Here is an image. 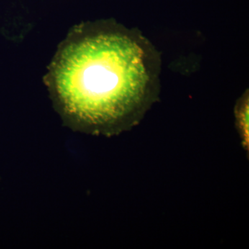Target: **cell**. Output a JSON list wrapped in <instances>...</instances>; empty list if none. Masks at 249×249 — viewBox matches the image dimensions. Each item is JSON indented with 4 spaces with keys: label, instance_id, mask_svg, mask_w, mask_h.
<instances>
[{
    "label": "cell",
    "instance_id": "obj_1",
    "mask_svg": "<svg viewBox=\"0 0 249 249\" xmlns=\"http://www.w3.org/2000/svg\"><path fill=\"white\" fill-rule=\"evenodd\" d=\"M158 59L142 36L122 29L72 42L53 72L55 101L67 124L109 137L138 124L158 96Z\"/></svg>",
    "mask_w": 249,
    "mask_h": 249
},
{
    "label": "cell",
    "instance_id": "obj_2",
    "mask_svg": "<svg viewBox=\"0 0 249 249\" xmlns=\"http://www.w3.org/2000/svg\"><path fill=\"white\" fill-rule=\"evenodd\" d=\"M237 117L238 119L239 129L242 136L245 146H248V97L242 98L237 106Z\"/></svg>",
    "mask_w": 249,
    "mask_h": 249
}]
</instances>
